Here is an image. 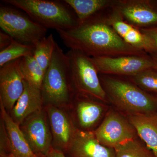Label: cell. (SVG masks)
<instances>
[{"instance_id": "cell-1", "label": "cell", "mask_w": 157, "mask_h": 157, "mask_svg": "<svg viewBox=\"0 0 157 157\" xmlns=\"http://www.w3.org/2000/svg\"><path fill=\"white\" fill-rule=\"evenodd\" d=\"M106 11L79 23L73 29L57 30L64 44L70 49L79 51L90 57L147 54L124 42L109 24Z\"/></svg>"}, {"instance_id": "cell-2", "label": "cell", "mask_w": 157, "mask_h": 157, "mask_svg": "<svg viewBox=\"0 0 157 157\" xmlns=\"http://www.w3.org/2000/svg\"><path fill=\"white\" fill-rule=\"evenodd\" d=\"M99 74L107 98L129 115L157 112V96L143 90L132 81Z\"/></svg>"}, {"instance_id": "cell-3", "label": "cell", "mask_w": 157, "mask_h": 157, "mask_svg": "<svg viewBox=\"0 0 157 157\" xmlns=\"http://www.w3.org/2000/svg\"><path fill=\"white\" fill-rule=\"evenodd\" d=\"M2 2L21 9L46 29H70L79 23L74 11L64 0H3Z\"/></svg>"}, {"instance_id": "cell-4", "label": "cell", "mask_w": 157, "mask_h": 157, "mask_svg": "<svg viewBox=\"0 0 157 157\" xmlns=\"http://www.w3.org/2000/svg\"><path fill=\"white\" fill-rule=\"evenodd\" d=\"M72 85L69 59L57 43L42 82L43 101L57 107L67 104L71 98Z\"/></svg>"}, {"instance_id": "cell-5", "label": "cell", "mask_w": 157, "mask_h": 157, "mask_svg": "<svg viewBox=\"0 0 157 157\" xmlns=\"http://www.w3.org/2000/svg\"><path fill=\"white\" fill-rule=\"evenodd\" d=\"M66 54L69 59L73 86L76 90L83 95L106 101L107 94L91 57L75 49H70Z\"/></svg>"}, {"instance_id": "cell-6", "label": "cell", "mask_w": 157, "mask_h": 157, "mask_svg": "<svg viewBox=\"0 0 157 157\" xmlns=\"http://www.w3.org/2000/svg\"><path fill=\"white\" fill-rule=\"evenodd\" d=\"M0 27L17 42L35 45L45 37L47 29L16 8L0 7Z\"/></svg>"}, {"instance_id": "cell-7", "label": "cell", "mask_w": 157, "mask_h": 157, "mask_svg": "<svg viewBox=\"0 0 157 157\" xmlns=\"http://www.w3.org/2000/svg\"><path fill=\"white\" fill-rule=\"evenodd\" d=\"M99 74L132 77L144 70L155 68L152 58L148 54L116 57H91Z\"/></svg>"}, {"instance_id": "cell-8", "label": "cell", "mask_w": 157, "mask_h": 157, "mask_svg": "<svg viewBox=\"0 0 157 157\" xmlns=\"http://www.w3.org/2000/svg\"><path fill=\"white\" fill-rule=\"evenodd\" d=\"M94 133L101 144L113 149L136 138L137 135L129 120L113 110L107 113Z\"/></svg>"}, {"instance_id": "cell-9", "label": "cell", "mask_w": 157, "mask_h": 157, "mask_svg": "<svg viewBox=\"0 0 157 157\" xmlns=\"http://www.w3.org/2000/svg\"><path fill=\"white\" fill-rule=\"evenodd\" d=\"M112 8L139 29L157 26V1L116 0Z\"/></svg>"}, {"instance_id": "cell-10", "label": "cell", "mask_w": 157, "mask_h": 157, "mask_svg": "<svg viewBox=\"0 0 157 157\" xmlns=\"http://www.w3.org/2000/svg\"><path fill=\"white\" fill-rule=\"evenodd\" d=\"M42 108L29 116L20 128L33 151L38 157L47 154L52 148V137Z\"/></svg>"}, {"instance_id": "cell-11", "label": "cell", "mask_w": 157, "mask_h": 157, "mask_svg": "<svg viewBox=\"0 0 157 157\" xmlns=\"http://www.w3.org/2000/svg\"><path fill=\"white\" fill-rule=\"evenodd\" d=\"M21 58L0 67V102L11 110L24 90V78L21 67Z\"/></svg>"}, {"instance_id": "cell-12", "label": "cell", "mask_w": 157, "mask_h": 157, "mask_svg": "<svg viewBox=\"0 0 157 157\" xmlns=\"http://www.w3.org/2000/svg\"><path fill=\"white\" fill-rule=\"evenodd\" d=\"M68 157H115V151L100 143L94 132L76 130L64 152Z\"/></svg>"}, {"instance_id": "cell-13", "label": "cell", "mask_w": 157, "mask_h": 157, "mask_svg": "<svg viewBox=\"0 0 157 157\" xmlns=\"http://www.w3.org/2000/svg\"><path fill=\"white\" fill-rule=\"evenodd\" d=\"M108 22L119 36L130 46L143 51L148 54L155 53L150 42L140 29L125 21L115 9L111 8L106 12Z\"/></svg>"}, {"instance_id": "cell-14", "label": "cell", "mask_w": 157, "mask_h": 157, "mask_svg": "<svg viewBox=\"0 0 157 157\" xmlns=\"http://www.w3.org/2000/svg\"><path fill=\"white\" fill-rule=\"evenodd\" d=\"M47 113L55 148L64 152L73 140L76 130L67 114L57 106L48 105Z\"/></svg>"}, {"instance_id": "cell-15", "label": "cell", "mask_w": 157, "mask_h": 157, "mask_svg": "<svg viewBox=\"0 0 157 157\" xmlns=\"http://www.w3.org/2000/svg\"><path fill=\"white\" fill-rule=\"evenodd\" d=\"M23 93L11 111L13 120L20 126L26 119L42 109L43 102L41 90L34 87L24 80Z\"/></svg>"}, {"instance_id": "cell-16", "label": "cell", "mask_w": 157, "mask_h": 157, "mask_svg": "<svg viewBox=\"0 0 157 157\" xmlns=\"http://www.w3.org/2000/svg\"><path fill=\"white\" fill-rule=\"evenodd\" d=\"M0 107L1 118L9 138L10 154L14 157H39L32 150L20 126L13 120L1 102Z\"/></svg>"}, {"instance_id": "cell-17", "label": "cell", "mask_w": 157, "mask_h": 157, "mask_svg": "<svg viewBox=\"0 0 157 157\" xmlns=\"http://www.w3.org/2000/svg\"><path fill=\"white\" fill-rule=\"evenodd\" d=\"M128 119L137 135L157 157V112L129 115Z\"/></svg>"}, {"instance_id": "cell-18", "label": "cell", "mask_w": 157, "mask_h": 157, "mask_svg": "<svg viewBox=\"0 0 157 157\" xmlns=\"http://www.w3.org/2000/svg\"><path fill=\"white\" fill-rule=\"evenodd\" d=\"M73 10L78 22L85 21L95 14L112 8L115 0H64Z\"/></svg>"}, {"instance_id": "cell-19", "label": "cell", "mask_w": 157, "mask_h": 157, "mask_svg": "<svg viewBox=\"0 0 157 157\" xmlns=\"http://www.w3.org/2000/svg\"><path fill=\"white\" fill-rule=\"evenodd\" d=\"M103 111V106L99 103L87 99L79 101L76 112L80 125L85 128L92 127L101 118Z\"/></svg>"}, {"instance_id": "cell-20", "label": "cell", "mask_w": 157, "mask_h": 157, "mask_svg": "<svg viewBox=\"0 0 157 157\" xmlns=\"http://www.w3.org/2000/svg\"><path fill=\"white\" fill-rule=\"evenodd\" d=\"M21 67L24 80L34 87L41 90L45 72L33 54L21 58Z\"/></svg>"}, {"instance_id": "cell-21", "label": "cell", "mask_w": 157, "mask_h": 157, "mask_svg": "<svg viewBox=\"0 0 157 157\" xmlns=\"http://www.w3.org/2000/svg\"><path fill=\"white\" fill-rule=\"evenodd\" d=\"M56 44L52 34H50L34 45L33 55L45 72L50 64Z\"/></svg>"}, {"instance_id": "cell-22", "label": "cell", "mask_w": 157, "mask_h": 157, "mask_svg": "<svg viewBox=\"0 0 157 157\" xmlns=\"http://www.w3.org/2000/svg\"><path fill=\"white\" fill-rule=\"evenodd\" d=\"M34 45L23 44L13 39L7 48L0 51V67L9 62L33 54Z\"/></svg>"}, {"instance_id": "cell-23", "label": "cell", "mask_w": 157, "mask_h": 157, "mask_svg": "<svg viewBox=\"0 0 157 157\" xmlns=\"http://www.w3.org/2000/svg\"><path fill=\"white\" fill-rule=\"evenodd\" d=\"M114 149L115 157H155L145 144L136 138L121 144Z\"/></svg>"}, {"instance_id": "cell-24", "label": "cell", "mask_w": 157, "mask_h": 157, "mask_svg": "<svg viewBox=\"0 0 157 157\" xmlns=\"http://www.w3.org/2000/svg\"><path fill=\"white\" fill-rule=\"evenodd\" d=\"M131 78L132 81L141 89L147 92L154 93L157 96V70L155 68L144 70Z\"/></svg>"}, {"instance_id": "cell-25", "label": "cell", "mask_w": 157, "mask_h": 157, "mask_svg": "<svg viewBox=\"0 0 157 157\" xmlns=\"http://www.w3.org/2000/svg\"><path fill=\"white\" fill-rule=\"evenodd\" d=\"M0 145H1L0 146V156L10 154L9 138H8L6 127L2 119L1 121V144Z\"/></svg>"}, {"instance_id": "cell-26", "label": "cell", "mask_w": 157, "mask_h": 157, "mask_svg": "<svg viewBox=\"0 0 157 157\" xmlns=\"http://www.w3.org/2000/svg\"><path fill=\"white\" fill-rule=\"evenodd\" d=\"M140 30L151 43L155 50L154 54H157V26Z\"/></svg>"}, {"instance_id": "cell-27", "label": "cell", "mask_w": 157, "mask_h": 157, "mask_svg": "<svg viewBox=\"0 0 157 157\" xmlns=\"http://www.w3.org/2000/svg\"><path fill=\"white\" fill-rule=\"evenodd\" d=\"M13 38L5 32H0V51H2L7 48L12 42Z\"/></svg>"}, {"instance_id": "cell-28", "label": "cell", "mask_w": 157, "mask_h": 157, "mask_svg": "<svg viewBox=\"0 0 157 157\" xmlns=\"http://www.w3.org/2000/svg\"><path fill=\"white\" fill-rule=\"evenodd\" d=\"M41 157H68L65 155L63 152L53 147L50 150L49 152L45 156Z\"/></svg>"}, {"instance_id": "cell-29", "label": "cell", "mask_w": 157, "mask_h": 157, "mask_svg": "<svg viewBox=\"0 0 157 157\" xmlns=\"http://www.w3.org/2000/svg\"><path fill=\"white\" fill-rule=\"evenodd\" d=\"M150 55L152 58L153 61L154 62L155 68L157 70V54H153Z\"/></svg>"}, {"instance_id": "cell-30", "label": "cell", "mask_w": 157, "mask_h": 157, "mask_svg": "<svg viewBox=\"0 0 157 157\" xmlns=\"http://www.w3.org/2000/svg\"><path fill=\"white\" fill-rule=\"evenodd\" d=\"M0 157H14L12 155V154H10L0 156Z\"/></svg>"}]
</instances>
